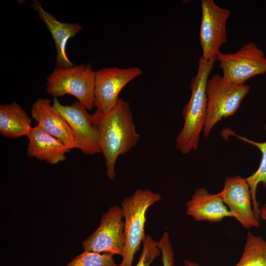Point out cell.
Segmentation results:
<instances>
[{
	"label": "cell",
	"mask_w": 266,
	"mask_h": 266,
	"mask_svg": "<svg viewBox=\"0 0 266 266\" xmlns=\"http://www.w3.org/2000/svg\"><path fill=\"white\" fill-rule=\"evenodd\" d=\"M93 115L99 132L101 153L106 163V175L113 180L118 157L135 147L140 136L136 131L130 103L121 98L108 112L97 109Z\"/></svg>",
	"instance_id": "obj_1"
},
{
	"label": "cell",
	"mask_w": 266,
	"mask_h": 266,
	"mask_svg": "<svg viewBox=\"0 0 266 266\" xmlns=\"http://www.w3.org/2000/svg\"><path fill=\"white\" fill-rule=\"evenodd\" d=\"M215 61H207L201 56L197 74L191 81V97L183 110L184 125L175 139L176 148L183 154L195 151L198 148L206 115V83Z\"/></svg>",
	"instance_id": "obj_2"
},
{
	"label": "cell",
	"mask_w": 266,
	"mask_h": 266,
	"mask_svg": "<svg viewBox=\"0 0 266 266\" xmlns=\"http://www.w3.org/2000/svg\"><path fill=\"white\" fill-rule=\"evenodd\" d=\"M161 200V195L158 193L138 189L123 200L121 207L124 219L125 247L122 261L118 266H132L134 255L146 235V212Z\"/></svg>",
	"instance_id": "obj_3"
},
{
	"label": "cell",
	"mask_w": 266,
	"mask_h": 266,
	"mask_svg": "<svg viewBox=\"0 0 266 266\" xmlns=\"http://www.w3.org/2000/svg\"><path fill=\"white\" fill-rule=\"evenodd\" d=\"M95 79L96 71L90 64L57 67L47 77L46 91L56 98L72 95L91 110L95 106Z\"/></svg>",
	"instance_id": "obj_4"
},
{
	"label": "cell",
	"mask_w": 266,
	"mask_h": 266,
	"mask_svg": "<svg viewBox=\"0 0 266 266\" xmlns=\"http://www.w3.org/2000/svg\"><path fill=\"white\" fill-rule=\"evenodd\" d=\"M249 90L247 85L229 82L217 74L208 78L206 87V115L203 130L205 137L219 122L237 112Z\"/></svg>",
	"instance_id": "obj_5"
},
{
	"label": "cell",
	"mask_w": 266,
	"mask_h": 266,
	"mask_svg": "<svg viewBox=\"0 0 266 266\" xmlns=\"http://www.w3.org/2000/svg\"><path fill=\"white\" fill-rule=\"evenodd\" d=\"M217 61L223 71L222 77L236 85H243L249 79L266 73V57L256 43L249 42L236 52H220Z\"/></svg>",
	"instance_id": "obj_6"
},
{
	"label": "cell",
	"mask_w": 266,
	"mask_h": 266,
	"mask_svg": "<svg viewBox=\"0 0 266 266\" xmlns=\"http://www.w3.org/2000/svg\"><path fill=\"white\" fill-rule=\"evenodd\" d=\"M123 219L121 207H110L103 213L98 228L83 241L84 251L123 257L125 247Z\"/></svg>",
	"instance_id": "obj_7"
},
{
	"label": "cell",
	"mask_w": 266,
	"mask_h": 266,
	"mask_svg": "<svg viewBox=\"0 0 266 266\" xmlns=\"http://www.w3.org/2000/svg\"><path fill=\"white\" fill-rule=\"evenodd\" d=\"M200 42L201 56L207 61H217L221 46L227 41L226 24L230 9L218 6L213 0H201Z\"/></svg>",
	"instance_id": "obj_8"
},
{
	"label": "cell",
	"mask_w": 266,
	"mask_h": 266,
	"mask_svg": "<svg viewBox=\"0 0 266 266\" xmlns=\"http://www.w3.org/2000/svg\"><path fill=\"white\" fill-rule=\"evenodd\" d=\"M53 107L68 124L74 136L77 149L85 154L101 153L99 134L93 114L79 101L63 105L54 98Z\"/></svg>",
	"instance_id": "obj_9"
},
{
	"label": "cell",
	"mask_w": 266,
	"mask_h": 266,
	"mask_svg": "<svg viewBox=\"0 0 266 266\" xmlns=\"http://www.w3.org/2000/svg\"><path fill=\"white\" fill-rule=\"evenodd\" d=\"M142 74V70L135 66L105 67L96 71L94 103L97 109L103 113L111 110L123 88Z\"/></svg>",
	"instance_id": "obj_10"
},
{
	"label": "cell",
	"mask_w": 266,
	"mask_h": 266,
	"mask_svg": "<svg viewBox=\"0 0 266 266\" xmlns=\"http://www.w3.org/2000/svg\"><path fill=\"white\" fill-rule=\"evenodd\" d=\"M218 194L243 228L248 230L260 226L259 219L253 208L250 189L246 178L239 175L227 177L222 190Z\"/></svg>",
	"instance_id": "obj_11"
},
{
	"label": "cell",
	"mask_w": 266,
	"mask_h": 266,
	"mask_svg": "<svg viewBox=\"0 0 266 266\" xmlns=\"http://www.w3.org/2000/svg\"><path fill=\"white\" fill-rule=\"evenodd\" d=\"M32 7L37 12L40 19L50 33L56 49V66L57 67L69 68L74 65L69 59L66 52L68 40L74 37L82 30L77 23L60 22L50 13L45 11L38 0H34Z\"/></svg>",
	"instance_id": "obj_12"
},
{
	"label": "cell",
	"mask_w": 266,
	"mask_h": 266,
	"mask_svg": "<svg viewBox=\"0 0 266 266\" xmlns=\"http://www.w3.org/2000/svg\"><path fill=\"white\" fill-rule=\"evenodd\" d=\"M31 116L37 125L61 140L69 149L76 148L75 139L68 124L53 107L50 100L38 99L32 106Z\"/></svg>",
	"instance_id": "obj_13"
},
{
	"label": "cell",
	"mask_w": 266,
	"mask_h": 266,
	"mask_svg": "<svg viewBox=\"0 0 266 266\" xmlns=\"http://www.w3.org/2000/svg\"><path fill=\"white\" fill-rule=\"evenodd\" d=\"M186 206L187 214L196 221L216 223L234 218L218 194H211L204 188L197 189Z\"/></svg>",
	"instance_id": "obj_14"
},
{
	"label": "cell",
	"mask_w": 266,
	"mask_h": 266,
	"mask_svg": "<svg viewBox=\"0 0 266 266\" xmlns=\"http://www.w3.org/2000/svg\"><path fill=\"white\" fill-rule=\"evenodd\" d=\"M28 137L29 141L27 155L51 165L65 161L66 154L70 150L63 142L38 125L33 127Z\"/></svg>",
	"instance_id": "obj_15"
},
{
	"label": "cell",
	"mask_w": 266,
	"mask_h": 266,
	"mask_svg": "<svg viewBox=\"0 0 266 266\" xmlns=\"http://www.w3.org/2000/svg\"><path fill=\"white\" fill-rule=\"evenodd\" d=\"M32 119L16 101L0 105V133L8 138L29 136Z\"/></svg>",
	"instance_id": "obj_16"
},
{
	"label": "cell",
	"mask_w": 266,
	"mask_h": 266,
	"mask_svg": "<svg viewBox=\"0 0 266 266\" xmlns=\"http://www.w3.org/2000/svg\"><path fill=\"white\" fill-rule=\"evenodd\" d=\"M264 128L266 130V123L264 126ZM228 133L243 142L256 147L262 153L261 161L257 170L252 175L246 178L250 189L253 208L256 216L259 219L260 209L257 199V189L260 183H262L266 187V141L262 142H256L245 137L235 134L233 133Z\"/></svg>",
	"instance_id": "obj_17"
},
{
	"label": "cell",
	"mask_w": 266,
	"mask_h": 266,
	"mask_svg": "<svg viewBox=\"0 0 266 266\" xmlns=\"http://www.w3.org/2000/svg\"><path fill=\"white\" fill-rule=\"evenodd\" d=\"M234 266H266V240L248 233L241 257Z\"/></svg>",
	"instance_id": "obj_18"
},
{
	"label": "cell",
	"mask_w": 266,
	"mask_h": 266,
	"mask_svg": "<svg viewBox=\"0 0 266 266\" xmlns=\"http://www.w3.org/2000/svg\"><path fill=\"white\" fill-rule=\"evenodd\" d=\"M66 266H118L112 256L84 251L74 258Z\"/></svg>",
	"instance_id": "obj_19"
},
{
	"label": "cell",
	"mask_w": 266,
	"mask_h": 266,
	"mask_svg": "<svg viewBox=\"0 0 266 266\" xmlns=\"http://www.w3.org/2000/svg\"><path fill=\"white\" fill-rule=\"evenodd\" d=\"M142 253L135 266H150L154 260L160 255L161 251L155 241L149 235H146L143 242Z\"/></svg>",
	"instance_id": "obj_20"
},
{
	"label": "cell",
	"mask_w": 266,
	"mask_h": 266,
	"mask_svg": "<svg viewBox=\"0 0 266 266\" xmlns=\"http://www.w3.org/2000/svg\"><path fill=\"white\" fill-rule=\"evenodd\" d=\"M157 246L162 254L163 266H173L174 253L169 235L167 232H164L160 239L157 241Z\"/></svg>",
	"instance_id": "obj_21"
},
{
	"label": "cell",
	"mask_w": 266,
	"mask_h": 266,
	"mask_svg": "<svg viewBox=\"0 0 266 266\" xmlns=\"http://www.w3.org/2000/svg\"><path fill=\"white\" fill-rule=\"evenodd\" d=\"M260 217L266 221V204L260 208Z\"/></svg>",
	"instance_id": "obj_22"
},
{
	"label": "cell",
	"mask_w": 266,
	"mask_h": 266,
	"mask_svg": "<svg viewBox=\"0 0 266 266\" xmlns=\"http://www.w3.org/2000/svg\"><path fill=\"white\" fill-rule=\"evenodd\" d=\"M184 266H200V265L189 260H186L184 262Z\"/></svg>",
	"instance_id": "obj_23"
}]
</instances>
